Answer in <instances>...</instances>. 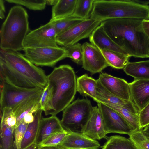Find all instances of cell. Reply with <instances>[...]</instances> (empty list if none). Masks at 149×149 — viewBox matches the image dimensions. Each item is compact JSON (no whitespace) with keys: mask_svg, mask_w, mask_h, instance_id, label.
I'll return each mask as SVG.
<instances>
[{"mask_svg":"<svg viewBox=\"0 0 149 149\" xmlns=\"http://www.w3.org/2000/svg\"><path fill=\"white\" fill-rule=\"evenodd\" d=\"M0 81L20 88L44 89L47 84V76L18 51L0 49Z\"/></svg>","mask_w":149,"mask_h":149,"instance_id":"6da1fadb","label":"cell"},{"mask_svg":"<svg viewBox=\"0 0 149 149\" xmlns=\"http://www.w3.org/2000/svg\"><path fill=\"white\" fill-rule=\"evenodd\" d=\"M143 20L116 19L101 24L110 38L131 57L149 58V37L144 32Z\"/></svg>","mask_w":149,"mask_h":149,"instance_id":"7a4b0ae2","label":"cell"},{"mask_svg":"<svg viewBox=\"0 0 149 149\" xmlns=\"http://www.w3.org/2000/svg\"><path fill=\"white\" fill-rule=\"evenodd\" d=\"M77 79L74 69L68 65L55 68L47 76L48 99L44 111L46 115L56 116L71 103L77 91Z\"/></svg>","mask_w":149,"mask_h":149,"instance_id":"3957f363","label":"cell"},{"mask_svg":"<svg viewBox=\"0 0 149 149\" xmlns=\"http://www.w3.org/2000/svg\"><path fill=\"white\" fill-rule=\"evenodd\" d=\"M29 31L26 10L19 5L13 7L0 30L1 49L14 51H24V42Z\"/></svg>","mask_w":149,"mask_h":149,"instance_id":"277c9868","label":"cell"},{"mask_svg":"<svg viewBox=\"0 0 149 149\" xmlns=\"http://www.w3.org/2000/svg\"><path fill=\"white\" fill-rule=\"evenodd\" d=\"M90 18L101 22L116 19H149V5L133 0H94Z\"/></svg>","mask_w":149,"mask_h":149,"instance_id":"5b68a950","label":"cell"},{"mask_svg":"<svg viewBox=\"0 0 149 149\" xmlns=\"http://www.w3.org/2000/svg\"><path fill=\"white\" fill-rule=\"evenodd\" d=\"M93 108L90 101L87 99L75 100L63 111L61 121L62 127L68 132L81 133Z\"/></svg>","mask_w":149,"mask_h":149,"instance_id":"8992f818","label":"cell"},{"mask_svg":"<svg viewBox=\"0 0 149 149\" xmlns=\"http://www.w3.org/2000/svg\"><path fill=\"white\" fill-rule=\"evenodd\" d=\"M101 22L99 20L90 18L84 20L57 35L56 42L58 45L64 48L72 46L80 40L89 37Z\"/></svg>","mask_w":149,"mask_h":149,"instance_id":"52a82bcc","label":"cell"},{"mask_svg":"<svg viewBox=\"0 0 149 149\" xmlns=\"http://www.w3.org/2000/svg\"><path fill=\"white\" fill-rule=\"evenodd\" d=\"M24 56L36 66L52 67L66 58L64 47H44L24 49Z\"/></svg>","mask_w":149,"mask_h":149,"instance_id":"ba28073f","label":"cell"},{"mask_svg":"<svg viewBox=\"0 0 149 149\" xmlns=\"http://www.w3.org/2000/svg\"><path fill=\"white\" fill-rule=\"evenodd\" d=\"M43 90L40 88H21L6 81H0V110L5 108L13 109L26 99Z\"/></svg>","mask_w":149,"mask_h":149,"instance_id":"9c48e42d","label":"cell"},{"mask_svg":"<svg viewBox=\"0 0 149 149\" xmlns=\"http://www.w3.org/2000/svg\"><path fill=\"white\" fill-rule=\"evenodd\" d=\"M56 32L52 22L31 31L24 39V49L44 47H58L56 42Z\"/></svg>","mask_w":149,"mask_h":149,"instance_id":"30bf717a","label":"cell"},{"mask_svg":"<svg viewBox=\"0 0 149 149\" xmlns=\"http://www.w3.org/2000/svg\"><path fill=\"white\" fill-rule=\"evenodd\" d=\"M107 133H116L130 135L134 130L120 114L109 106L97 103Z\"/></svg>","mask_w":149,"mask_h":149,"instance_id":"8fae6325","label":"cell"},{"mask_svg":"<svg viewBox=\"0 0 149 149\" xmlns=\"http://www.w3.org/2000/svg\"><path fill=\"white\" fill-rule=\"evenodd\" d=\"M82 67L93 74L109 66L100 50L91 43H84Z\"/></svg>","mask_w":149,"mask_h":149,"instance_id":"7c38bea8","label":"cell"},{"mask_svg":"<svg viewBox=\"0 0 149 149\" xmlns=\"http://www.w3.org/2000/svg\"><path fill=\"white\" fill-rule=\"evenodd\" d=\"M97 80L112 94L124 100H132L129 83L125 79L107 73H102L100 74Z\"/></svg>","mask_w":149,"mask_h":149,"instance_id":"4fadbf2b","label":"cell"},{"mask_svg":"<svg viewBox=\"0 0 149 149\" xmlns=\"http://www.w3.org/2000/svg\"><path fill=\"white\" fill-rule=\"evenodd\" d=\"M81 133L92 139L99 140L108 137L105 130L100 110L98 106L93 107L91 116Z\"/></svg>","mask_w":149,"mask_h":149,"instance_id":"5bb4252c","label":"cell"},{"mask_svg":"<svg viewBox=\"0 0 149 149\" xmlns=\"http://www.w3.org/2000/svg\"><path fill=\"white\" fill-rule=\"evenodd\" d=\"M129 85L131 99L139 112L149 104V80L134 79Z\"/></svg>","mask_w":149,"mask_h":149,"instance_id":"9a60e30c","label":"cell"},{"mask_svg":"<svg viewBox=\"0 0 149 149\" xmlns=\"http://www.w3.org/2000/svg\"><path fill=\"white\" fill-rule=\"evenodd\" d=\"M63 149H98L99 142L81 133L68 132L63 141L58 145Z\"/></svg>","mask_w":149,"mask_h":149,"instance_id":"2e32d148","label":"cell"},{"mask_svg":"<svg viewBox=\"0 0 149 149\" xmlns=\"http://www.w3.org/2000/svg\"><path fill=\"white\" fill-rule=\"evenodd\" d=\"M89 40L91 44L100 50L113 51L130 56L110 38L101 24L91 33L89 37Z\"/></svg>","mask_w":149,"mask_h":149,"instance_id":"e0dca14e","label":"cell"},{"mask_svg":"<svg viewBox=\"0 0 149 149\" xmlns=\"http://www.w3.org/2000/svg\"><path fill=\"white\" fill-rule=\"evenodd\" d=\"M65 130L56 116L42 118L35 143L38 146L53 134Z\"/></svg>","mask_w":149,"mask_h":149,"instance_id":"ac0fdd59","label":"cell"},{"mask_svg":"<svg viewBox=\"0 0 149 149\" xmlns=\"http://www.w3.org/2000/svg\"><path fill=\"white\" fill-rule=\"evenodd\" d=\"M97 98L94 100L97 103H109L120 106L133 113L139 114V111L132 100H124L112 94L105 89L97 80Z\"/></svg>","mask_w":149,"mask_h":149,"instance_id":"d6986e66","label":"cell"},{"mask_svg":"<svg viewBox=\"0 0 149 149\" xmlns=\"http://www.w3.org/2000/svg\"><path fill=\"white\" fill-rule=\"evenodd\" d=\"M42 111L40 109L34 113V121L28 124L19 149H25L35 143L39 131Z\"/></svg>","mask_w":149,"mask_h":149,"instance_id":"ffe728a7","label":"cell"},{"mask_svg":"<svg viewBox=\"0 0 149 149\" xmlns=\"http://www.w3.org/2000/svg\"><path fill=\"white\" fill-rule=\"evenodd\" d=\"M97 80L84 74L77 79V91L81 95L89 96L94 100L97 98Z\"/></svg>","mask_w":149,"mask_h":149,"instance_id":"44dd1931","label":"cell"},{"mask_svg":"<svg viewBox=\"0 0 149 149\" xmlns=\"http://www.w3.org/2000/svg\"><path fill=\"white\" fill-rule=\"evenodd\" d=\"M127 75L134 79L149 80V60L129 62L123 69Z\"/></svg>","mask_w":149,"mask_h":149,"instance_id":"7402d4cb","label":"cell"},{"mask_svg":"<svg viewBox=\"0 0 149 149\" xmlns=\"http://www.w3.org/2000/svg\"><path fill=\"white\" fill-rule=\"evenodd\" d=\"M77 1V0H58L52 8V18L50 21L72 15Z\"/></svg>","mask_w":149,"mask_h":149,"instance_id":"603a6c76","label":"cell"},{"mask_svg":"<svg viewBox=\"0 0 149 149\" xmlns=\"http://www.w3.org/2000/svg\"><path fill=\"white\" fill-rule=\"evenodd\" d=\"M109 66L116 69H123L129 62L130 56L117 52L100 50Z\"/></svg>","mask_w":149,"mask_h":149,"instance_id":"cb8c5ba5","label":"cell"},{"mask_svg":"<svg viewBox=\"0 0 149 149\" xmlns=\"http://www.w3.org/2000/svg\"><path fill=\"white\" fill-rule=\"evenodd\" d=\"M102 149H137L129 138L120 135L108 137Z\"/></svg>","mask_w":149,"mask_h":149,"instance_id":"d4e9b609","label":"cell"},{"mask_svg":"<svg viewBox=\"0 0 149 149\" xmlns=\"http://www.w3.org/2000/svg\"><path fill=\"white\" fill-rule=\"evenodd\" d=\"M102 104L109 106L120 114L130 124L134 131L140 130L139 114L133 113L120 106L109 103Z\"/></svg>","mask_w":149,"mask_h":149,"instance_id":"484cf974","label":"cell"},{"mask_svg":"<svg viewBox=\"0 0 149 149\" xmlns=\"http://www.w3.org/2000/svg\"><path fill=\"white\" fill-rule=\"evenodd\" d=\"M84 19L72 15L56 19L52 22L58 35L80 23Z\"/></svg>","mask_w":149,"mask_h":149,"instance_id":"4316f807","label":"cell"},{"mask_svg":"<svg viewBox=\"0 0 149 149\" xmlns=\"http://www.w3.org/2000/svg\"><path fill=\"white\" fill-rule=\"evenodd\" d=\"M94 1V0H77L72 15L84 20L89 18Z\"/></svg>","mask_w":149,"mask_h":149,"instance_id":"83f0119b","label":"cell"},{"mask_svg":"<svg viewBox=\"0 0 149 149\" xmlns=\"http://www.w3.org/2000/svg\"><path fill=\"white\" fill-rule=\"evenodd\" d=\"M42 91L26 99L12 109L16 118L40 102Z\"/></svg>","mask_w":149,"mask_h":149,"instance_id":"f1b7e54d","label":"cell"},{"mask_svg":"<svg viewBox=\"0 0 149 149\" xmlns=\"http://www.w3.org/2000/svg\"><path fill=\"white\" fill-rule=\"evenodd\" d=\"M15 127L1 124L0 149H9L14 141Z\"/></svg>","mask_w":149,"mask_h":149,"instance_id":"f546056e","label":"cell"},{"mask_svg":"<svg viewBox=\"0 0 149 149\" xmlns=\"http://www.w3.org/2000/svg\"><path fill=\"white\" fill-rule=\"evenodd\" d=\"M129 136L137 149H149V138L143 133V129L134 131Z\"/></svg>","mask_w":149,"mask_h":149,"instance_id":"4dcf8cb0","label":"cell"},{"mask_svg":"<svg viewBox=\"0 0 149 149\" xmlns=\"http://www.w3.org/2000/svg\"><path fill=\"white\" fill-rule=\"evenodd\" d=\"M9 3L24 6L30 10H44L47 3L46 0H6Z\"/></svg>","mask_w":149,"mask_h":149,"instance_id":"1f68e13d","label":"cell"},{"mask_svg":"<svg viewBox=\"0 0 149 149\" xmlns=\"http://www.w3.org/2000/svg\"><path fill=\"white\" fill-rule=\"evenodd\" d=\"M66 49V58H70L77 64L82 65L83 58L82 45L77 43L67 48Z\"/></svg>","mask_w":149,"mask_h":149,"instance_id":"d6a6232c","label":"cell"},{"mask_svg":"<svg viewBox=\"0 0 149 149\" xmlns=\"http://www.w3.org/2000/svg\"><path fill=\"white\" fill-rule=\"evenodd\" d=\"M1 124L15 127L17 119L12 109L5 108L1 111Z\"/></svg>","mask_w":149,"mask_h":149,"instance_id":"836d02e7","label":"cell"},{"mask_svg":"<svg viewBox=\"0 0 149 149\" xmlns=\"http://www.w3.org/2000/svg\"><path fill=\"white\" fill-rule=\"evenodd\" d=\"M68 133V132L66 130L56 133L49 137L38 146L58 145L63 141Z\"/></svg>","mask_w":149,"mask_h":149,"instance_id":"e575fe53","label":"cell"},{"mask_svg":"<svg viewBox=\"0 0 149 149\" xmlns=\"http://www.w3.org/2000/svg\"><path fill=\"white\" fill-rule=\"evenodd\" d=\"M28 124L25 123L24 120L15 129L14 143L16 149H19L20 144L24 135Z\"/></svg>","mask_w":149,"mask_h":149,"instance_id":"d590c367","label":"cell"},{"mask_svg":"<svg viewBox=\"0 0 149 149\" xmlns=\"http://www.w3.org/2000/svg\"><path fill=\"white\" fill-rule=\"evenodd\" d=\"M140 129L149 125V104L139 113Z\"/></svg>","mask_w":149,"mask_h":149,"instance_id":"8d00e7d4","label":"cell"},{"mask_svg":"<svg viewBox=\"0 0 149 149\" xmlns=\"http://www.w3.org/2000/svg\"><path fill=\"white\" fill-rule=\"evenodd\" d=\"M48 99V90L47 85L43 90L41 97L40 103L41 109L44 111L47 105Z\"/></svg>","mask_w":149,"mask_h":149,"instance_id":"74e56055","label":"cell"},{"mask_svg":"<svg viewBox=\"0 0 149 149\" xmlns=\"http://www.w3.org/2000/svg\"><path fill=\"white\" fill-rule=\"evenodd\" d=\"M34 114L30 112L26 115L23 119L24 122L28 124L32 122L34 119Z\"/></svg>","mask_w":149,"mask_h":149,"instance_id":"f35d334b","label":"cell"},{"mask_svg":"<svg viewBox=\"0 0 149 149\" xmlns=\"http://www.w3.org/2000/svg\"><path fill=\"white\" fill-rule=\"evenodd\" d=\"M142 25L144 32L149 37V19L143 20Z\"/></svg>","mask_w":149,"mask_h":149,"instance_id":"ab89813d","label":"cell"},{"mask_svg":"<svg viewBox=\"0 0 149 149\" xmlns=\"http://www.w3.org/2000/svg\"><path fill=\"white\" fill-rule=\"evenodd\" d=\"M4 1L3 0H0V18L1 19H4L5 17V9Z\"/></svg>","mask_w":149,"mask_h":149,"instance_id":"60d3db41","label":"cell"},{"mask_svg":"<svg viewBox=\"0 0 149 149\" xmlns=\"http://www.w3.org/2000/svg\"><path fill=\"white\" fill-rule=\"evenodd\" d=\"M37 149H63V148L58 145H56L42 146H38Z\"/></svg>","mask_w":149,"mask_h":149,"instance_id":"b9f144b4","label":"cell"},{"mask_svg":"<svg viewBox=\"0 0 149 149\" xmlns=\"http://www.w3.org/2000/svg\"><path fill=\"white\" fill-rule=\"evenodd\" d=\"M134 1L138 3L144 5H148L149 4V0H133Z\"/></svg>","mask_w":149,"mask_h":149,"instance_id":"7bdbcfd3","label":"cell"},{"mask_svg":"<svg viewBox=\"0 0 149 149\" xmlns=\"http://www.w3.org/2000/svg\"><path fill=\"white\" fill-rule=\"evenodd\" d=\"M143 129V131L145 134L149 138V125L146 126Z\"/></svg>","mask_w":149,"mask_h":149,"instance_id":"ee69618b","label":"cell"},{"mask_svg":"<svg viewBox=\"0 0 149 149\" xmlns=\"http://www.w3.org/2000/svg\"><path fill=\"white\" fill-rule=\"evenodd\" d=\"M47 3L49 5H55L58 1V0H46Z\"/></svg>","mask_w":149,"mask_h":149,"instance_id":"f6af8a7d","label":"cell"},{"mask_svg":"<svg viewBox=\"0 0 149 149\" xmlns=\"http://www.w3.org/2000/svg\"><path fill=\"white\" fill-rule=\"evenodd\" d=\"M38 146L35 143H34L25 149H37Z\"/></svg>","mask_w":149,"mask_h":149,"instance_id":"bcb514c9","label":"cell"},{"mask_svg":"<svg viewBox=\"0 0 149 149\" xmlns=\"http://www.w3.org/2000/svg\"><path fill=\"white\" fill-rule=\"evenodd\" d=\"M16 148V146L14 142V143L11 146V147L9 149H15Z\"/></svg>","mask_w":149,"mask_h":149,"instance_id":"7dc6e473","label":"cell"},{"mask_svg":"<svg viewBox=\"0 0 149 149\" xmlns=\"http://www.w3.org/2000/svg\"><path fill=\"white\" fill-rule=\"evenodd\" d=\"M82 149V148H67V149Z\"/></svg>","mask_w":149,"mask_h":149,"instance_id":"c3c4849f","label":"cell"}]
</instances>
